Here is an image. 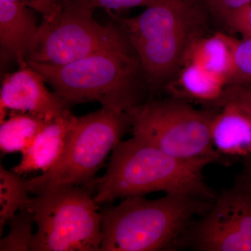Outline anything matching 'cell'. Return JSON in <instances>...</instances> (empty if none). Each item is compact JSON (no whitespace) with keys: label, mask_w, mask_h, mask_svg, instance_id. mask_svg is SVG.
Instances as JSON below:
<instances>
[{"label":"cell","mask_w":251,"mask_h":251,"mask_svg":"<svg viewBox=\"0 0 251 251\" xmlns=\"http://www.w3.org/2000/svg\"><path fill=\"white\" fill-rule=\"evenodd\" d=\"M227 85L228 82L224 77L196 64H184L165 89L172 97L215 109L219 107Z\"/></svg>","instance_id":"cell-14"},{"label":"cell","mask_w":251,"mask_h":251,"mask_svg":"<svg viewBox=\"0 0 251 251\" xmlns=\"http://www.w3.org/2000/svg\"><path fill=\"white\" fill-rule=\"evenodd\" d=\"M227 103L235 104L251 115V82L227 85L219 108Z\"/></svg>","instance_id":"cell-21"},{"label":"cell","mask_w":251,"mask_h":251,"mask_svg":"<svg viewBox=\"0 0 251 251\" xmlns=\"http://www.w3.org/2000/svg\"><path fill=\"white\" fill-rule=\"evenodd\" d=\"M211 138L217 164L230 166L251 158V115L234 103L216 108Z\"/></svg>","instance_id":"cell-11"},{"label":"cell","mask_w":251,"mask_h":251,"mask_svg":"<svg viewBox=\"0 0 251 251\" xmlns=\"http://www.w3.org/2000/svg\"><path fill=\"white\" fill-rule=\"evenodd\" d=\"M128 41L116 22L101 25L94 19L93 13L71 1L54 18H43L27 62L64 65Z\"/></svg>","instance_id":"cell-8"},{"label":"cell","mask_w":251,"mask_h":251,"mask_svg":"<svg viewBox=\"0 0 251 251\" xmlns=\"http://www.w3.org/2000/svg\"><path fill=\"white\" fill-rule=\"evenodd\" d=\"M27 179L0 166V234L18 211L26 209L30 198Z\"/></svg>","instance_id":"cell-17"},{"label":"cell","mask_w":251,"mask_h":251,"mask_svg":"<svg viewBox=\"0 0 251 251\" xmlns=\"http://www.w3.org/2000/svg\"><path fill=\"white\" fill-rule=\"evenodd\" d=\"M215 110H200L188 100L171 97L149 99L128 113L135 138L180 159L217 163L211 138Z\"/></svg>","instance_id":"cell-6"},{"label":"cell","mask_w":251,"mask_h":251,"mask_svg":"<svg viewBox=\"0 0 251 251\" xmlns=\"http://www.w3.org/2000/svg\"><path fill=\"white\" fill-rule=\"evenodd\" d=\"M210 164L208 161L180 159L133 136L117 144L105 174L85 187L94 193L99 205L158 191L215 202L218 195L203 175Z\"/></svg>","instance_id":"cell-1"},{"label":"cell","mask_w":251,"mask_h":251,"mask_svg":"<svg viewBox=\"0 0 251 251\" xmlns=\"http://www.w3.org/2000/svg\"><path fill=\"white\" fill-rule=\"evenodd\" d=\"M251 251V191L236 180L191 225L179 249Z\"/></svg>","instance_id":"cell-9"},{"label":"cell","mask_w":251,"mask_h":251,"mask_svg":"<svg viewBox=\"0 0 251 251\" xmlns=\"http://www.w3.org/2000/svg\"><path fill=\"white\" fill-rule=\"evenodd\" d=\"M27 5L44 19H51L59 14L72 0H11Z\"/></svg>","instance_id":"cell-22"},{"label":"cell","mask_w":251,"mask_h":251,"mask_svg":"<svg viewBox=\"0 0 251 251\" xmlns=\"http://www.w3.org/2000/svg\"><path fill=\"white\" fill-rule=\"evenodd\" d=\"M236 180L251 191V158L243 162L242 173Z\"/></svg>","instance_id":"cell-25"},{"label":"cell","mask_w":251,"mask_h":251,"mask_svg":"<svg viewBox=\"0 0 251 251\" xmlns=\"http://www.w3.org/2000/svg\"><path fill=\"white\" fill-rule=\"evenodd\" d=\"M27 63L70 108L98 102L103 108L128 112L148 100L150 88L129 41L64 65Z\"/></svg>","instance_id":"cell-2"},{"label":"cell","mask_w":251,"mask_h":251,"mask_svg":"<svg viewBox=\"0 0 251 251\" xmlns=\"http://www.w3.org/2000/svg\"><path fill=\"white\" fill-rule=\"evenodd\" d=\"M251 82V38L236 39L233 51V68L229 85Z\"/></svg>","instance_id":"cell-19"},{"label":"cell","mask_w":251,"mask_h":251,"mask_svg":"<svg viewBox=\"0 0 251 251\" xmlns=\"http://www.w3.org/2000/svg\"><path fill=\"white\" fill-rule=\"evenodd\" d=\"M160 0H72V3L77 7L89 12L93 13L97 9L123 10L148 6L156 4Z\"/></svg>","instance_id":"cell-20"},{"label":"cell","mask_w":251,"mask_h":251,"mask_svg":"<svg viewBox=\"0 0 251 251\" xmlns=\"http://www.w3.org/2000/svg\"><path fill=\"white\" fill-rule=\"evenodd\" d=\"M34 219L27 209L18 211L10 221L9 233L0 240V251H30Z\"/></svg>","instance_id":"cell-18"},{"label":"cell","mask_w":251,"mask_h":251,"mask_svg":"<svg viewBox=\"0 0 251 251\" xmlns=\"http://www.w3.org/2000/svg\"><path fill=\"white\" fill-rule=\"evenodd\" d=\"M35 12L23 3L0 0L1 57L14 59L19 67L27 65V54L39 26Z\"/></svg>","instance_id":"cell-13"},{"label":"cell","mask_w":251,"mask_h":251,"mask_svg":"<svg viewBox=\"0 0 251 251\" xmlns=\"http://www.w3.org/2000/svg\"><path fill=\"white\" fill-rule=\"evenodd\" d=\"M224 23L231 31L243 38H251V4L229 16Z\"/></svg>","instance_id":"cell-23"},{"label":"cell","mask_w":251,"mask_h":251,"mask_svg":"<svg viewBox=\"0 0 251 251\" xmlns=\"http://www.w3.org/2000/svg\"><path fill=\"white\" fill-rule=\"evenodd\" d=\"M26 209L37 226L31 251H100L101 214L85 186L49 190L30 198Z\"/></svg>","instance_id":"cell-5"},{"label":"cell","mask_w":251,"mask_h":251,"mask_svg":"<svg viewBox=\"0 0 251 251\" xmlns=\"http://www.w3.org/2000/svg\"><path fill=\"white\" fill-rule=\"evenodd\" d=\"M76 117L69 110L47 122L23 151L21 161L12 171L21 176L36 171L46 173L53 168L67 148Z\"/></svg>","instance_id":"cell-12"},{"label":"cell","mask_w":251,"mask_h":251,"mask_svg":"<svg viewBox=\"0 0 251 251\" xmlns=\"http://www.w3.org/2000/svg\"><path fill=\"white\" fill-rule=\"evenodd\" d=\"M209 9L223 21L251 4V0H206Z\"/></svg>","instance_id":"cell-24"},{"label":"cell","mask_w":251,"mask_h":251,"mask_svg":"<svg viewBox=\"0 0 251 251\" xmlns=\"http://www.w3.org/2000/svg\"><path fill=\"white\" fill-rule=\"evenodd\" d=\"M130 128L128 112L102 107L77 117L67 148L57 164L41 176L27 179L29 192L64 186H85L93 181L109 153Z\"/></svg>","instance_id":"cell-7"},{"label":"cell","mask_w":251,"mask_h":251,"mask_svg":"<svg viewBox=\"0 0 251 251\" xmlns=\"http://www.w3.org/2000/svg\"><path fill=\"white\" fill-rule=\"evenodd\" d=\"M47 122L27 113L11 112L0 126V150L3 153L25 151Z\"/></svg>","instance_id":"cell-16"},{"label":"cell","mask_w":251,"mask_h":251,"mask_svg":"<svg viewBox=\"0 0 251 251\" xmlns=\"http://www.w3.org/2000/svg\"><path fill=\"white\" fill-rule=\"evenodd\" d=\"M235 40L236 38L221 32L199 36L188 46L181 65L196 64L224 77L229 85L233 68Z\"/></svg>","instance_id":"cell-15"},{"label":"cell","mask_w":251,"mask_h":251,"mask_svg":"<svg viewBox=\"0 0 251 251\" xmlns=\"http://www.w3.org/2000/svg\"><path fill=\"white\" fill-rule=\"evenodd\" d=\"M214 202L185 195L127 198L100 210L101 251H176L193 223Z\"/></svg>","instance_id":"cell-3"},{"label":"cell","mask_w":251,"mask_h":251,"mask_svg":"<svg viewBox=\"0 0 251 251\" xmlns=\"http://www.w3.org/2000/svg\"><path fill=\"white\" fill-rule=\"evenodd\" d=\"M46 83L42 75L28 65L6 74L0 90V122L9 111L29 114L49 122L70 110Z\"/></svg>","instance_id":"cell-10"},{"label":"cell","mask_w":251,"mask_h":251,"mask_svg":"<svg viewBox=\"0 0 251 251\" xmlns=\"http://www.w3.org/2000/svg\"><path fill=\"white\" fill-rule=\"evenodd\" d=\"M108 13L138 54L150 93L166 88L188 46L203 35L204 18L194 0H160L133 18Z\"/></svg>","instance_id":"cell-4"}]
</instances>
